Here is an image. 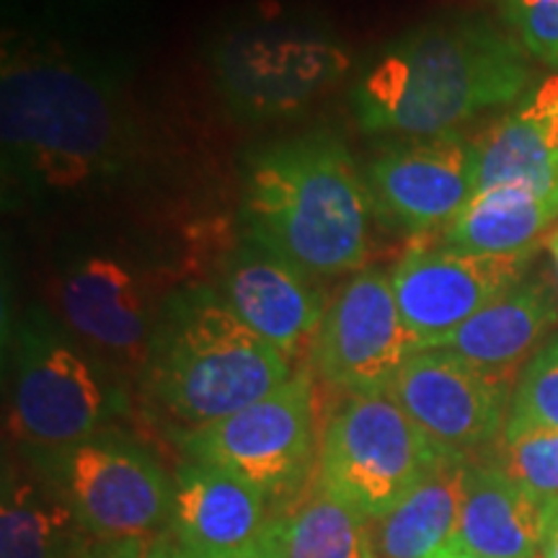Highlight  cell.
I'll return each instance as SVG.
<instances>
[{
  "label": "cell",
  "mask_w": 558,
  "mask_h": 558,
  "mask_svg": "<svg viewBox=\"0 0 558 558\" xmlns=\"http://www.w3.org/2000/svg\"><path fill=\"white\" fill-rule=\"evenodd\" d=\"M0 150L11 209L94 199L145 166V137L120 75L41 29L5 37Z\"/></svg>",
  "instance_id": "6da1fadb"
},
{
  "label": "cell",
  "mask_w": 558,
  "mask_h": 558,
  "mask_svg": "<svg viewBox=\"0 0 558 558\" xmlns=\"http://www.w3.org/2000/svg\"><path fill=\"white\" fill-rule=\"evenodd\" d=\"M527 58L518 39L486 21L437 16L386 41L362 65L349 104L373 135H450L522 99L533 75Z\"/></svg>",
  "instance_id": "7a4b0ae2"
},
{
  "label": "cell",
  "mask_w": 558,
  "mask_h": 558,
  "mask_svg": "<svg viewBox=\"0 0 558 558\" xmlns=\"http://www.w3.org/2000/svg\"><path fill=\"white\" fill-rule=\"evenodd\" d=\"M373 194L331 132H303L241 160L243 235L313 277L360 271L369 251Z\"/></svg>",
  "instance_id": "3957f363"
},
{
  "label": "cell",
  "mask_w": 558,
  "mask_h": 558,
  "mask_svg": "<svg viewBox=\"0 0 558 558\" xmlns=\"http://www.w3.org/2000/svg\"><path fill=\"white\" fill-rule=\"evenodd\" d=\"M295 367L235 316L215 284L169 290L158 308L140 393L177 439L284 386Z\"/></svg>",
  "instance_id": "277c9868"
},
{
  "label": "cell",
  "mask_w": 558,
  "mask_h": 558,
  "mask_svg": "<svg viewBox=\"0 0 558 558\" xmlns=\"http://www.w3.org/2000/svg\"><path fill=\"white\" fill-rule=\"evenodd\" d=\"M215 90L241 122L303 114L352 70V50L320 13L256 0L218 26L207 45Z\"/></svg>",
  "instance_id": "5b68a950"
},
{
  "label": "cell",
  "mask_w": 558,
  "mask_h": 558,
  "mask_svg": "<svg viewBox=\"0 0 558 558\" xmlns=\"http://www.w3.org/2000/svg\"><path fill=\"white\" fill-rule=\"evenodd\" d=\"M50 308L32 305L9 339V432L19 452H52L114 429L128 390Z\"/></svg>",
  "instance_id": "8992f818"
},
{
  "label": "cell",
  "mask_w": 558,
  "mask_h": 558,
  "mask_svg": "<svg viewBox=\"0 0 558 558\" xmlns=\"http://www.w3.org/2000/svg\"><path fill=\"white\" fill-rule=\"evenodd\" d=\"M52 316L117 378L137 386L163 298L158 267L117 235L62 241L52 262Z\"/></svg>",
  "instance_id": "52a82bcc"
},
{
  "label": "cell",
  "mask_w": 558,
  "mask_h": 558,
  "mask_svg": "<svg viewBox=\"0 0 558 558\" xmlns=\"http://www.w3.org/2000/svg\"><path fill=\"white\" fill-rule=\"evenodd\" d=\"M179 445L186 460L228 471L259 488L277 512L316 478L320 439L313 369H295L275 393L181 437Z\"/></svg>",
  "instance_id": "ba28073f"
},
{
  "label": "cell",
  "mask_w": 558,
  "mask_h": 558,
  "mask_svg": "<svg viewBox=\"0 0 558 558\" xmlns=\"http://www.w3.org/2000/svg\"><path fill=\"white\" fill-rule=\"evenodd\" d=\"M52 481L96 541L169 533L173 478L160 460L120 429L52 452H19Z\"/></svg>",
  "instance_id": "9c48e42d"
},
{
  "label": "cell",
  "mask_w": 558,
  "mask_h": 558,
  "mask_svg": "<svg viewBox=\"0 0 558 558\" xmlns=\"http://www.w3.org/2000/svg\"><path fill=\"white\" fill-rule=\"evenodd\" d=\"M442 458L390 393L347 396L320 432L316 478L375 522Z\"/></svg>",
  "instance_id": "30bf717a"
},
{
  "label": "cell",
  "mask_w": 558,
  "mask_h": 558,
  "mask_svg": "<svg viewBox=\"0 0 558 558\" xmlns=\"http://www.w3.org/2000/svg\"><path fill=\"white\" fill-rule=\"evenodd\" d=\"M418 352L396 303L390 271L362 267L331 300L311 341V369L347 396L388 393Z\"/></svg>",
  "instance_id": "8fae6325"
},
{
  "label": "cell",
  "mask_w": 558,
  "mask_h": 558,
  "mask_svg": "<svg viewBox=\"0 0 558 558\" xmlns=\"http://www.w3.org/2000/svg\"><path fill=\"white\" fill-rule=\"evenodd\" d=\"M514 383L499 380L448 349H418L388 393L439 452L476 458L507 427Z\"/></svg>",
  "instance_id": "7c38bea8"
},
{
  "label": "cell",
  "mask_w": 558,
  "mask_h": 558,
  "mask_svg": "<svg viewBox=\"0 0 558 558\" xmlns=\"http://www.w3.org/2000/svg\"><path fill=\"white\" fill-rule=\"evenodd\" d=\"M533 251L512 256L469 254L414 243L390 269L396 303L416 349H435L501 292L527 277Z\"/></svg>",
  "instance_id": "4fadbf2b"
},
{
  "label": "cell",
  "mask_w": 558,
  "mask_h": 558,
  "mask_svg": "<svg viewBox=\"0 0 558 558\" xmlns=\"http://www.w3.org/2000/svg\"><path fill=\"white\" fill-rule=\"evenodd\" d=\"M375 215L411 235L442 233L478 192V143L458 132L403 137L365 169Z\"/></svg>",
  "instance_id": "5bb4252c"
},
{
  "label": "cell",
  "mask_w": 558,
  "mask_h": 558,
  "mask_svg": "<svg viewBox=\"0 0 558 558\" xmlns=\"http://www.w3.org/2000/svg\"><path fill=\"white\" fill-rule=\"evenodd\" d=\"M316 279L259 241L241 235L222 256L215 288L251 331L295 362L300 349L311 347L329 308Z\"/></svg>",
  "instance_id": "9a60e30c"
},
{
  "label": "cell",
  "mask_w": 558,
  "mask_h": 558,
  "mask_svg": "<svg viewBox=\"0 0 558 558\" xmlns=\"http://www.w3.org/2000/svg\"><path fill=\"white\" fill-rule=\"evenodd\" d=\"M271 520L269 499L233 473L186 460L173 476L169 535L184 554L251 556L262 550Z\"/></svg>",
  "instance_id": "2e32d148"
},
{
  "label": "cell",
  "mask_w": 558,
  "mask_h": 558,
  "mask_svg": "<svg viewBox=\"0 0 558 558\" xmlns=\"http://www.w3.org/2000/svg\"><path fill=\"white\" fill-rule=\"evenodd\" d=\"M556 320L554 284L543 277H522L435 349H448L494 378L518 383Z\"/></svg>",
  "instance_id": "e0dca14e"
},
{
  "label": "cell",
  "mask_w": 558,
  "mask_h": 558,
  "mask_svg": "<svg viewBox=\"0 0 558 558\" xmlns=\"http://www.w3.org/2000/svg\"><path fill=\"white\" fill-rule=\"evenodd\" d=\"M507 184L558 192V75L522 96L478 143V192Z\"/></svg>",
  "instance_id": "ac0fdd59"
},
{
  "label": "cell",
  "mask_w": 558,
  "mask_h": 558,
  "mask_svg": "<svg viewBox=\"0 0 558 558\" xmlns=\"http://www.w3.org/2000/svg\"><path fill=\"white\" fill-rule=\"evenodd\" d=\"M96 538L29 458L5 460L0 558H83Z\"/></svg>",
  "instance_id": "d6986e66"
},
{
  "label": "cell",
  "mask_w": 558,
  "mask_h": 558,
  "mask_svg": "<svg viewBox=\"0 0 558 558\" xmlns=\"http://www.w3.org/2000/svg\"><path fill=\"white\" fill-rule=\"evenodd\" d=\"M541 507L492 458H473L456 546L478 558H538Z\"/></svg>",
  "instance_id": "ffe728a7"
},
{
  "label": "cell",
  "mask_w": 558,
  "mask_h": 558,
  "mask_svg": "<svg viewBox=\"0 0 558 558\" xmlns=\"http://www.w3.org/2000/svg\"><path fill=\"white\" fill-rule=\"evenodd\" d=\"M473 458H442L399 505L373 522L378 558H437L458 538Z\"/></svg>",
  "instance_id": "44dd1931"
},
{
  "label": "cell",
  "mask_w": 558,
  "mask_h": 558,
  "mask_svg": "<svg viewBox=\"0 0 558 558\" xmlns=\"http://www.w3.org/2000/svg\"><path fill=\"white\" fill-rule=\"evenodd\" d=\"M269 558H378L373 522L313 478L277 509L264 538Z\"/></svg>",
  "instance_id": "7402d4cb"
},
{
  "label": "cell",
  "mask_w": 558,
  "mask_h": 558,
  "mask_svg": "<svg viewBox=\"0 0 558 558\" xmlns=\"http://www.w3.org/2000/svg\"><path fill=\"white\" fill-rule=\"evenodd\" d=\"M558 220V192L507 184L476 192L463 213L442 230V243L469 254L512 256L533 251Z\"/></svg>",
  "instance_id": "603a6c76"
},
{
  "label": "cell",
  "mask_w": 558,
  "mask_h": 558,
  "mask_svg": "<svg viewBox=\"0 0 558 558\" xmlns=\"http://www.w3.org/2000/svg\"><path fill=\"white\" fill-rule=\"evenodd\" d=\"M492 460L518 481L530 497L548 501L558 497V432L518 429L501 432Z\"/></svg>",
  "instance_id": "cb8c5ba5"
},
{
  "label": "cell",
  "mask_w": 558,
  "mask_h": 558,
  "mask_svg": "<svg viewBox=\"0 0 558 558\" xmlns=\"http://www.w3.org/2000/svg\"><path fill=\"white\" fill-rule=\"evenodd\" d=\"M558 432V337L548 339L520 373L505 432Z\"/></svg>",
  "instance_id": "d4e9b609"
},
{
  "label": "cell",
  "mask_w": 558,
  "mask_h": 558,
  "mask_svg": "<svg viewBox=\"0 0 558 558\" xmlns=\"http://www.w3.org/2000/svg\"><path fill=\"white\" fill-rule=\"evenodd\" d=\"M499 5L522 50L558 68V0H499Z\"/></svg>",
  "instance_id": "484cf974"
},
{
  "label": "cell",
  "mask_w": 558,
  "mask_h": 558,
  "mask_svg": "<svg viewBox=\"0 0 558 558\" xmlns=\"http://www.w3.org/2000/svg\"><path fill=\"white\" fill-rule=\"evenodd\" d=\"M83 558H177V543L169 533L128 541H94Z\"/></svg>",
  "instance_id": "4316f807"
},
{
  "label": "cell",
  "mask_w": 558,
  "mask_h": 558,
  "mask_svg": "<svg viewBox=\"0 0 558 558\" xmlns=\"http://www.w3.org/2000/svg\"><path fill=\"white\" fill-rule=\"evenodd\" d=\"M34 3L58 19H90L114 13V9H120L128 0H34Z\"/></svg>",
  "instance_id": "83f0119b"
},
{
  "label": "cell",
  "mask_w": 558,
  "mask_h": 558,
  "mask_svg": "<svg viewBox=\"0 0 558 558\" xmlns=\"http://www.w3.org/2000/svg\"><path fill=\"white\" fill-rule=\"evenodd\" d=\"M541 558H558V497L541 507Z\"/></svg>",
  "instance_id": "f1b7e54d"
},
{
  "label": "cell",
  "mask_w": 558,
  "mask_h": 558,
  "mask_svg": "<svg viewBox=\"0 0 558 558\" xmlns=\"http://www.w3.org/2000/svg\"><path fill=\"white\" fill-rule=\"evenodd\" d=\"M437 558H478V556H471V554H465L463 548H460V546H456V543H452V546H450L448 550H442V554H439Z\"/></svg>",
  "instance_id": "f546056e"
},
{
  "label": "cell",
  "mask_w": 558,
  "mask_h": 558,
  "mask_svg": "<svg viewBox=\"0 0 558 558\" xmlns=\"http://www.w3.org/2000/svg\"><path fill=\"white\" fill-rule=\"evenodd\" d=\"M177 558H202V556L184 554V550L177 548ZM230 558H269V556H267V550H264V546H262V550H256V554H251V556H230Z\"/></svg>",
  "instance_id": "4dcf8cb0"
},
{
  "label": "cell",
  "mask_w": 558,
  "mask_h": 558,
  "mask_svg": "<svg viewBox=\"0 0 558 558\" xmlns=\"http://www.w3.org/2000/svg\"><path fill=\"white\" fill-rule=\"evenodd\" d=\"M548 248H550V254H554V262H556V269H558V228L554 230V233H550Z\"/></svg>",
  "instance_id": "1f68e13d"
}]
</instances>
